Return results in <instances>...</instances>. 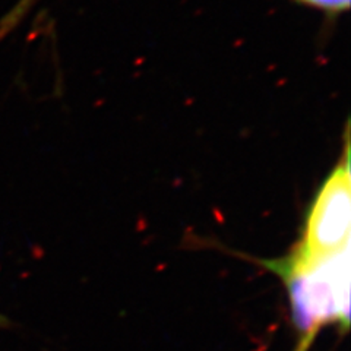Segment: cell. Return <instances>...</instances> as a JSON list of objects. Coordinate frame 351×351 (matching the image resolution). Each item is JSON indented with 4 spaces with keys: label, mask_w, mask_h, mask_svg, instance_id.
Wrapping results in <instances>:
<instances>
[{
    "label": "cell",
    "mask_w": 351,
    "mask_h": 351,
    "mask_svg": "<svg viewBox=\"0 0 351 351\" xmlns=\"http://www.w3.org/2000/svg\"><path fill=\"white\" fill-rule=\"evenodd\" d=\"M287 290L293 326L299 334L294 351H307L325 326L350 328V247L332 255L306 258L290 250L282 258L261 261Z\"/></svg>",
    "instance_id": "1"
},
{
    "label": "cell",
    "mask_w": 351,
    "mask_h": 351,
    "mask_svg": "<svg viewBox=\"0 0 351 351\" xmlns=\"http://www.w3.org/2000/svg\"><path fill=\"white\" fill-rule=\"evenodd\" d=\"M9 322H8V319H6V317L2 315V313H0V329H2V328H5L6 325H8Z\"/></svg>",
    "instance_id": "5"
},
{
    "label": "cell",
    "mask_w": 351,
    "mask_h": 351,
    "mask_svg": "<svg viewBox=\"0 0 351 351\" xmlns=\"http://www.w3.org/2000/svg\"><path fill=\"white\" fill-rule=\"evenodd\" d=\"M37 2V0H21V2L10 10V12L8 14V16L3 19L2 24H0V27H2V32L0 34H6L8 31L12 29L18 22L24 18V15L28 12V10L34 6V3Z\"/></svg>",
    "instance_id": "4"
},
{
    "label": "cell",
    "mask_w": 351,
    "mask_h": 351,
    "mask_svg": "<svg viewBox=\"0 0 351 351\" xmlns=\"http://www.w3.org/2000/svg\"><path fill=\"white\" fill-rule=\"evenodd\" d=\"M344 152L307 210L300 240L291 247L306 258L332 255L350 247L351 188L350 139L346 128Z\"/></svg>",
    "instance_id": "2"
},
{
    "label": "cell",
    "mask_w": 351,
    "mask_h": 351,
    "mask_svg": "<svg viewBox=\"0 0 351 351\" xmlns=\"http://www.w3.org/2000/svg\"><path fill=\"white\" fill-rule=\"evenodd\" d=\"M294 2L317 9V10H322V12H326V14L338 15V14L347 12L350 9L351 0H294Z\"/></svg>",
    "instance_id": "3"
}]
</instances>
